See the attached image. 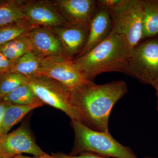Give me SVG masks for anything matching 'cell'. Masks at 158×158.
<instances>
[{
  "label": "cell",
  "mask_w": 158,
  "mask_h": 158,
  "mask_svg": "<svg viewBox=\"0 0 158 158\" xmlns=\"http://www.w3.org/2000/svg\"><path fill=\"white\" fill-rule=\"evenodd\" d=\"M131 0H99L98 5L106 8L111 12L120 11L128 5Z\"/></svg>",
  "instance_id": "cell-22"
},
{
  "label": "cell",
  "mask_w": 158,
  "mask_h": 158,
  "mask_svg": "<svg viewBox=\"0 0 158 158\" xmlns=\"http://www.w3.org/2000/svg\"><path fill=\"white\" fill-rule=\"evenodd\" d=\"M44 153L36 144L31 131L25 124L0 137V155L5 158H12L23 153L39 156Z\"/></svg>",
  "instance_id": "cell-8"
},
{
  "label": "cell",
  "mask_w": 158,
  "mask_h": 158,
  "mask_svg": "<svg viewBox=\"0 0 158 158\" xmlns=\"http://www.w3.org/2000/svg\"><path fill=\"white\" fill-rule=\"evenodd\" d=\"M131 50L124 37L112 31L104 41L73 61L86 77L92 81L104 73H124Z\"/></svg>",
  "instance_id": "cell-2"
},
{
  "label": "cell",
  "mask_w": 158,
  "mask_h": 158,
  "mask_svg": "<svg viewBox=\"0 0 158 158\" xmlns=\"http://www.w3.org/2000/svg\"><path fill=\"white\" fill-rule=\"evenodd\" d=\"M128 91L124 81L103 85L90 81L70 90V102L78 116V121L90 129L109 133L110 113Z\"/></svg>",
  "instance_id": "cell-1"
},
{
  "label": "cell",
  "mask_w": 158,
  "mask_h": 158,
  "mask_svg": "<svg viewBox=\"0 0 158 158\" xmlns=\"http://www.w3.org/2000/svg\"><path fill=\"white\" fill-rule=\"evenodd\" d=\"M12 158H58L53 155L50 156L45 153V152L42 154V155L39 156H34V157H32L27 156H23L22 155L16 156Z\"/></svg>",
  "instance_id": "cell-26"
},
{
  "label": "cell",
  "mask_w": 158,
  "mask_h": 158,
  "mask_svg": "<svg viewBox=\"0 0 158 158\" xmlns=\"http://www.w3.org/2000/svg\"><path fill=\"white\" fill-rule=\"evenodd\" d=\"M25 0H0V27L25 19Z\"/></svg>",
  "instance_id": "cell-16"
},
{
  "label": "cell",
  "mask_w": 158,
  "mask_h": 158,
  "mask_svg": "<svg viewBox=\"0 0 158 158\" xmlns=\"http://www.w3.org/2000/svg\"><path fill=\"white\" fill-rule=\"evenodd\" d=\"M8 103L2 100H0V137L2 136V126L3 118Z\"/></svg>",
  "instance_id": "cell-25"
},
{
  "label": "cell",
  "mask_w": 158,
  "mask_h": 158,
  "mask_svg": "<svg viewBox=\"0 0 158 158\" xmlns=\"http://www.w3.org/2000/svg\"><path fill=\"white\" fill-rule=\"evenodd\" d=\"M112 32L124 37L132 49L142 40L144 6L143 0H131L120 11L111 12Z\"/></svg>",
  "instance_id": "cell-6"
},
{
  "label": "cell",
  "mask_w": 158,
  "mask_h": 158,
  "mask_svg": "<svg viewBox=\"0 0 158 158\" xmlns=\"http://www.w3.org/2000/svg\"><path fill=\"white\" fill-rule=\"evenodd\" d=\"M52 2L68 24L89 30L91 20L97 9V1L54 0Z\"/></svg>",
  "instance_id": "cell-10"
},
{
  "label": "cell",
  "mask_w": 158,
  "mask_h": 158,
  "mask_svg": "<svg viewBox=\"0 0 158 158\" xmlns=\"http://www.w3.org/2000/svg\"><path fill=\"white\" fill-rule=\"evenodd\" d=\"M28 36L31 42V51L40 58L53 56L69 58L65 53L61 42L52 29L45 27H35L28 33Z\"/></svg>",
  "instance_id": "cell-11"
},
{
  "label": "cell",
  "mask_w": 158,
  "mask_h": 158,
  "mask_svg": "<svg viewBox=\"0 0 158 158\" xmlns=\"http://www.w3.org/2000/svg\"><path fill=\"white\" fill-rule=\"evenodd\" d=\"M53 155L58 158H109L90 152L82 153L81 154L75 156H71L64 153L54 154Z\"/></svg>",
  "instance_id": "cell-24"
},
{
  "label": "cell",
  "mask_w": 158,
  "mask_h": 158,
  "mask_svg": "<svg viewBox=\"0 0 158 158\" xmlns=\"http://www.w3.org/2000/svg\"><path fill=\"white\" fill-rule=\"evenodd\" d=\"M28 78L20 74L8 72L0 75V100L20 86L28 83Z\"/></svg>",
  "instance_id": "cell-21"
},
{
  "label": "cell",
  "mask_w": 158,
  "mask_h": 158,
  "mask_svg": "<svg viewBox=\"0 0 158 158\" xmlns=\"http://www.w3.org/2000/svg\"><path fill=\"white\" fill-rule=\"evenodd\" d=\"M28 85L44 104L61 110L72 120L78 121V116L70 102V90L60 82L46 76L28 78Z\"/></svg>",
  "instance_id": "cell-5"
},
{
  "label": "cell",
  "mask_w": 158,
  "mask_h": 158,
  "mask_svg": "<svg viewBox=\"0 0 158 158\" xmlns=\"http://www.w3.org/2000/svg\"><path fill=\"white\" fill-rule=\"evenodd\" d=\"M3 100L10 104L22 106L43 103L33 92L28 83L15 89L5 97Z\"/></svg>",
  "instance_id": "cell-19"
},
{
  "label": "cell",
  "mask_w": 158,
  "mask_h": 158,
  "mask_svg": "<svg viewBox=\"0 0 158 158\" xmlns=\"http://www.w3.org/2000/svg\"><path fill=\"white\" fill-rule=\"evenodd\" d=\"M143 2L144 21L142 40L158 35V0H143Z\"/></svg>",
  "instance_id": "cell-17"
},
{
  "label": "cell",
  "mask_w": 158,
  "mask_h": 158,
  "mask_svg": "<svg viewBox=\"0 0 158 158\" xmlns=\"http://www.w3.org/2000/svg\"><path fill=\"white\" fill-rule=\"evenodd\" d=\"M41 76L53 79L70 90L91 81L77 67L73 59L65 56L42 58Z\"/></svg>",
  "instance_id": "cell-7"
},
{
  "label": "cell",
  "mask_w": 158,
  "mask_h": 158,
  "mask_svg": "<svg viewBox=\"0 0 158 158\" xmlns=\"http://www.w3.org/2000/svg\"><path fill=\"white\" fill-rule=\"evenodd\" d=\"M143 158H158L155 157L147 156V157H144Z\"/></svg>",
  "instance_id": "cell-28"
},
{
  "label": "cell",
  "mask_w": 158,
  "mask_h": 158,
  "mask_svg": "<svg viewBox=\"0 0 158 158\" xmlns=\"http://www.w3.org/2000/svg\"><path fill=\"white\" fill-rule=\"evenodd\" d=\"M0 158H5L3 156H2L1 155H0Z\"/></svg>",
  "instance_id": "cell-29"
},
{
  "label": "cell",
  "mask_w": 158,
  "mask_h": 158,
  "mask_svg": "<svg viewBox=\"0 0 158 158\" xmlns=\"http://www.w3.org/2000/svg\"><path fill=\"white\" fill-rule=\"evenodd\" d=\"M156 90V95L157 98L156 110L158 113V83L153 86Z\"/></svg>",
  "instance_id": "cell-27"
},
{
  "label": "cell",
  "mask_w": 158,
  "mask_h": 158,
  "mask_svg": "<svg viewBox=\"0 0 158 158\" xmlns=\"http://www.w3.org/2000/svg\"><path fill=\"white\" fill-rule=\"evenodd\" d=\"M13 65V62L0 53V75L6 73L10 72Z\"/></svg>",
  "instance_id": "cell-23"
},
{
  "label": "cell",
  "mask_w": 158,
  "mask_h": 158,
  "mask_svg": "<svg viewBox=\"0 0 158 158\" xmlns=\"http://www.w3.org/2000/svg\"><path fill=\"white\" fill-rule=\"evenodd\" d=\"M71 125L75 140L73 148L69 155L75 156L82 153L90 152L109 158H139L129 147L116 141L110 132L90 129L77 120H72Z\"/></svg>",
  "instance_id": "cell-3"
},
{
  "label": "cell",
  "mask_w": 158,
  "mask_h": 158,
  "mask_svg": "<svg viewBox=\"0 0 158 158\" xmlns=\"http://www.w3.org/2000/svg\"><path fill=\"white\" fill-rule=\"evenodd\" d=\"M112 28L113 20L110 10L98 5L97 9L89 27L87 43L81 53L75 59L85 55L104 41L110 35Z\"/></svg>",
  "instance_id": "cell-13"
},
{
  "label": "cell",
  "mask_w": 158,
  "mask_h": 158,
  "mask_svg": "<svg viewBox=\"0 0 158 158\" xmlns=\"http://www.w3.org/2000/svg\"><path fill=\"white\" fill-rule=\"evenodd\" d=\"M44 105L43 103L28 106L8 103L3 118L2 135L8 134L11 128L19 123L29 112Z\"/></svg>",
  "instance_id": "cell-15"
},
{
  "label": "cell",
  "mask_w": 158,
  "mask_h": 158,
  "mask_svg": "<svg viewBox=\"0 0 158 158\" xmlns=\"http://www.w3.org/2000/svg\"><path fill=\"white\" fill-rule=\"evenodd\" d=\"M30 51L31 47L28 34L0 45V53L13 62Z\"/></svg>",
  "instance_id": "cell-18"
},
{
  "label": "cell",
  "mask_w": 158,
  "mask_h": 158,
  "mask_svg": "<svg viewBox=\"0 0 158 158\" xmlns=\"http://www.w3.org/2000/svg\"><path fill=\"white\" fill-rule=\"evenodd\" d=\"M124 73L143 84L158 83V35L141 40L131 50Z\"/></svg>",
  "instance_id": "cell-4"
},
{
  "label": "cell",
  "mask_w": 158,
  "mask_h": 158,
  "mask_svg": "<svg viewBox=\"0 0 158 158\" xmlns=\"http://www.w3.org/2000/svg\"><path fill=\"white\" fill-rule=\"evenodd\" d=\"M24 13L25 19L34 27L52 29L68 24L52 2L48 0L25 1Z\"/></svg>",
  "instance_id": "cell-9"
},
{
  "label": "cell",
  "mask_w": 158,
  "mask_h": 158,
  "mask_svg": "<svg viewBox=\"0 0 158 158\" xmlns=\"http://www.w3.org/2000/svg\"><path fill=\"white\" fill-rule=\"evenodd\" d=\"M51 29L61 42L69 58L73 60L79 56L87 43L88 29L69 24Z\"/></svg>",
  "instance_id": "cell-12"
},
{
  "label": "cell",
  "mask_w": 158,
  "mask_h": 158,
  "mask_svg": "<svg viewBox=\"0 0 158 158\" xmlns=\"http://www.w3.org/2000/svg\"><path fill=\"white\" fill-rule=\"evenodd\" d=\"M34 28L25 19L0 27V45L28 34Z\"/></svg>",
  "instance_id": "cell-20"
},
{
  "label": "cell",
  "mask_w": 158,
  "mask_h": 158,
  "mask_svg": "<svg viewBox=\"0 0 158 158\" xmlns=\"http://www.w3.org/2000/svg\"><path fill=\"white\" fill-rule=\"evenodd\" d=\"M42 58L32 52H27L13 62L10 72L16 73L28 78L41 76Z\"/></svg>",
  "instance_id": "cell-14"
}]
</instances>
